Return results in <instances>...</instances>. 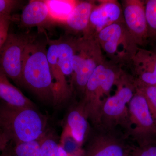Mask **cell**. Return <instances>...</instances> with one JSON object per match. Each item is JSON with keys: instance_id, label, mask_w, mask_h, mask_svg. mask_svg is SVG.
<instances>
[{"instance_id": "52a82bcc", "label": "cell", "mask_w": 156, "mask_h": 156, "mask_svg": "<svg viewBox=\"0 0 156 156\" xmlns=\"http://www.w3.org/2000/svg\"><path fill=\"white\" fill-rule=\"evenodd\" d=\"M116 92L109 96L101 109L100 124L109 128H119L124 132L129 123L128 105L136 91L132 76L124 72L116 85Z\"/></svg>"}, {"instance_id": "2e32d148", "label": "cell", "mask_w": 156, "mask_h": 156, "mask_svg": "<svg viewBox=\"0 0 156 156\" xmlns=\"http://www.w3.org/2000/svg\"><path fill=\"white\" fill-rule=\"evenodd\" d=\"M96 2L77 1L72 13L64 24L69 30L75 33L85 32L89 25V19Z\"/></svg>"}, {"instance_id": "30bf717a", "label": "cell", "mask_w": 156, "mask_h": 156, "mask_svg": "<svg viewBox=\"0 0 156 156\" xmlns=\"http://www.w3.org/2000/svg\"><path fill=\"white\" fill-rule=\"evenodd\" d=\"M121 22H124L122 9L118 1H96L90 15L88 28L83 36L95 38L103 29Z\"/></svg>"}, {"instance_id": "cb8c5ba5", "label": "cell", "mask_w": 156, "mask_h": 156, "mask_svg": "<svg viewBox=\"0 0 156 156\" xmlns=\"http://www.w3.org/2000/svg\"><path fill=\"white\" fill-rule=\"evenodd\" d=\"M145 98L152 117L156 125V87H135Z\"/></svg>"}, {"instance_id": "ac0fdd59", "label": "cell", "mask_w": 156, "mask_h": 156, "mask_svg": "<svg viewBox=\"0 0 156 156\" xmlns=\"http://www.w3.org/2000/svg\"><path fill=\"white\" fill-rule=\"evenodd\" d=\"M59 65L66 77H70L73 73L74 37H64L57 40Z\"/></svg>"}, {"instance_id": "3957f363", "label": "cell", "mask_w": 156, "mask_h": 156, "mask_svg": "<svg viewBox=\"0 0 156 156\" xmlns=\"http://www.w3.org/2000/svg\"><path fill=\"white\" fill-rule=\"evenodd\" d=\"M123 73L119 66L105 59L97 66L89 78L83 95L78 103L91 126L100 124L104 103L110 96L112 88L117 85Z\"/></svg>"}, {"instance_id": "8992f818", "label": "cell", "mask_w": 156, "mask_h": 156, "mask_svg": "<svg viewBox=\"0 0 156 156\" xmlns=\"http://www.w3.org/2000/svg\"><path fill=\"white\" fill-rule=\"evenodd\" d=\"M95 38L109 61L116 65L130 63L139 47L129 32L124 22L105 27Z\"/></svg>"}, {"instance_id": "83f0119b", "label": "cell", "mask_w": 156, "mask_h": 156, "mask_svg": "<svg viewBox=\"0 0 156 156\" xmlns=\"http://www.w3.org/2000/svg\"><path fill=\"white\" fill-rule=\"evenodd\" d=\"M10 140L2 132L0 131V152L2 151L9 144Z\"/></svg>"}, {"instance_id": "7a4b0ae2", "label": "cell", "mask_w": 156, "mask_h": 156, "mask_svg": "<svg viewBox=\"0 0 156 156\" xmlns=\"http://www.w3.org/2000/svg\"><path fill=\"white\" fill-rule=\"evenodd\" d=\"M21 86L44 102L55 103L56 90L44 44L34 40L23 53Z\"/></svg>"}, {"instance_id": "5bb4252c", "label": "cell", "mask_w": 156, "mask_h": 156, "mask_svg": "<svg viewBox=\"0 0 156 156\" xmlns=\"http://www.w3.org/2000/svg\"><path fill=\"white\" fill-rule=\"evenodd\" d=\"M63 126L67 128L71 135L83 147L89 135L91 126L78 102L69 109Z\"/></svg>"}, {"instance_id": "9a60e30c", "label": "cell", "mask_w": 156, "mask_h": 156, "mask_svg": "<svg viewBox=\"0 0 156 156\" xmlns=\"http://www.w3.org/2000/svg\"><path fill=\"white\" fill-rule=\"evenodd\" d=\"M50 21L52 22L45 0L30 1L20 15L21 25L27 28L42 26Z\"/></svg>"}, {"instance_id": "5b68a950", "label": "cell", "mask_w": 156, "mask_h": 156, "mask_svg": "<svg viewBox=\"0 0 156 156\" xmlns=\"http://www.w3.org/2000/svg\"><path fill=\"white\" fill-rule=\"evenodd\" d=\"M91 126L83 156H130L135 145L119 128H109L99 124Z\"/></svg>"}, {"instance_id": "4fadbf2b", "label": "cell", "mask_w": 156, "mask_h": 156, "mask_svg": "<svg viewBox=\"0 0 156 156\" xmlns=\"http://www.w3.org/2000/svg\"><path fill=\"white\" fill-rule=\"evenodd\" d=\"M47 57L56 90L54 104H59L69 100L73 95V92L59 65L57 40H51L47 37Z\"/></svg>"}, {"instance_id": "1f68e13d", "label": "cell", "mask_w": 156, "mask_h": 156, "mask_svg": "<svg viewBox=\"0 0 156 156\" xmlns=\"http://www.w3.org/2000/svg\"></svg>"}, {"instance_id": "44dd1931", "label": "cell", "mask_w": 156, "mask_h": 156, "mask_svg": "<svg viewBox=\"0 0 156 156\" xmlns=\"http://www.w3.org/2000/svg\"><path fill=\"white\" fill-rule=\"evenodd\" d=\"M148 39H156V0L144 1Z\"/></svg>"}, {"instance_id": "4316f807", "label": "cell", "mask_w": 156, "mask_h": 156, "mask_svg": "<svg viewBox=\"0 0 156 156\" xmlns=\"http://www.w3.org/2000/svg\"><path fill=\"white\" fill-rule=\"evenodd\" d=\"M21 1L0 0V17L11 15V12L20 5Z\"/></svg>"}, {"instance_id": "4dcf8cb0", "label": "cell", "mask_w": 156, "mask_h": 156, "mask_svg": "<svg viewBox=\"0 0 156 156\" xmlns=\"http://www.w3.org/2000/svg\"><path fill=\"white\" fill-rule=\"evenodd\" d=\"M155 52H156V50H155Z\"/></svg>"}, {"instance_id": "9c48e42d", "label": "cell", "mask_w": 156, "mask_h": 156, "mask_svg": "<svg viewBox=\"0 0 156 156\" xmlns=\"http://www.w3.org/2000/svg\"><path fill=\"white\" fill-rule=\"evenodd\" d=\"M129 123L125 132L136 144L156 136V125L145 98L136 90L128 105Z\"/></svg>"}, {"instance_id": "277c9868", "label": "cell", "mask_w": 156, "mask_h": 156, "mask_svg": "<svg viewBox=\"0 0 156 156\" xmlns=\"http://www.w3.org/2000/svg\"><path fill=\"white\" fill-rule=\"evenodd\" d=\"M105 60L96 38L84 36L74 37L73 73L70 84L73 94L81 99L89 78Z\"/></svg>"}, {"instance_id": "f1b7e54d", "label": "cell", "mask_w": 156, "mask_h": 156, "mask_svg": "<svg viewBox=\"0 0 156 156\" xmlns=\"http://www.w3.org/2000/svg\"><path fill=\"white\" fill-rule=\"evenodd\" d=\"M0 156H14L13 153V147L9 144L1 152Z\"/></svg>"}, {"instance_id": "8fae6325", "label": "cell", "mask_w": 156, "mask_h": 156, "mask_svg": "<svg viewBox=\"0 0 156 156\" xmlns=\"http://www.w3.org/2000/svg\"><path fill=\"white\" fill-rule=\"evenodd\" d=\"M122 6L127 29L138 47L143 46L148 40L144 1L124 0Z\"/></svg>"}, {"instance_id": "ffe728a7", "label": "cell", "mask_w": 156, "mask_h": 156, "mask_svg": "<svg viewBox=\"0 0 156 156\" xmlns=\"http://www.w3.org/2000/svg\"><path fill=\"white\" fill-rule=\"evenodd\" d=\"M41 156H57L59 141L55 134L48 129L37 140Z\"/></svg>"}, {"instance_id": "ba28073f", "label": "cell", "mask_w": 156, "mask_h": 156, "mask_svg": "<svg viewBox=\"0 0 156 156\" xmlns=\"http://www.w3.org/2000/svg\"><path fill=\"white\" fill-rule=\"evenodd\" d=\"M35 37L29 33H9L0 49V70L15 83L21 86L23 53Z\"/></svg>"}, {"instance_id": "d6986e66", "label": "cell", "mask_w": 156, "mask_h": 156, "mask_svg": "<svg viewBox=\"0 0 156 156\" xmlns=\"http://www.w3.org/2000/svg\"><path fill=\"white\" fill-rule=\"evenodd\" d=\"M52 22L64 24L72 13L77 1L45 0Z\"/></svg>"}, {"instance_id": "7402d4cb", "label": "cell", "mask_w": 156, "mask_h": 156, "mask_svg": "<svg viewBox=\"0 0 156 156\" xmlns=\"http://www.w3.org/2000/svg\"><path fill=\"white\" fill-rule=\"evenodd\" d=\"M130 156H156V136L137 143Z\"/></svg>"}, {"instance_id": "7c38bea8", "label": "cell", "mask_w": 156, "mask_h": 156, "mask_svg": "<svg viewBox=\"0 0 156 156\" xmlns=\"http://www.w3.org/2000/svg\"><path fill=\"white\" fill-rule=\"evenodd\" d=\"M135 87L156 86V52L139 48L130 62Z\"/></svg>"}, {"instance_id": "f546056e", "label": "cell", "mask_w": 156, "mask_h": 156, "mask_svg": "<svg viewBox=\"0 0 156 156\" xmlns=\"http://www.w3.org/2000/svg\"><path fill=\"white\" fill-rule=\"evenodd\" d=\"M57 156H69V154H68L64 149L59 144V147Z\"/></svg>"}, {"instance_id": "d6a6232c", "label": "cell", "mask_w": 156, "mask_h": 156, "mask_svg": "<svg viewBox=\"0 0 156 156\" xmlns=\"http://www.w3.org/2000/svg\"></svg>"}, {"instance_id": "603a6c76", "label": "cell", "mask_w": 156, "mask_h": 156, "mask_svg": "<svg viewBox=\"0 0 156 156\" xmlns=\"http://www.w3.org/2000/svg\"><path fill=\"white\" fill-rule=\"evenodd\" d=\"M13 153L14 156H41L37 140L14 145Z\"/></svg>"}, {"instance_id": "d4e9b609", "label": "cell", "mask_w": 156, "mask_h": 156, "mask_svg": "<svg viewBox=\"0 0 156 156\" xmlns=\"http://www.w3.org/2000/svg\"><path fill=\"white\" fill-rule=\"evenodd\" d=\"M59 144L69 154L74 153L83 147L77 142L71 135L67 128L64 126H63Z\"/></svg>"}, {"instance_id": "6da1fadb", "label": "cell", "mask_w": 156, "mask_h": 156, "mask_svg": "<svg viewBox=\"0 0 156 156\" xmlns=\"http://www.w3.org/2000/svg\"><path fill=\"white\" fill-rule=\"evenodd\" d=\"M48 129V119L36 107L0 101V131L14 145L38 140Z\"/></svg>"}, {"instance_id": "484cf974", "label": "cell", "mask_w": 156, "mask_h": 156, "mask_svg": "<svg viewBox=\"0 0 156 156\" xmlns=\"http://www.w3.org/2000/svg\"><path fill=\"white\" fill-rule=\"evenodd\" d=\"M11 20V15L0 17V49L5 44L9 36Z\"/></svg>"}, {"instance_id": "e0dca14e", "label": "cell", "mask_w": 156, "mask_h": 156, "mask_svg": "<svg viewBox=\"0 0 156 156\" xmlns=\"http://www.w3.org/2000/svg\"><path fill=\"white\" fill-rule=\"evenodd\" d=\"M0 99L12 106L36 107L33 102L9 82V78L0 70Z\"/></svg>"}]
</instances>
